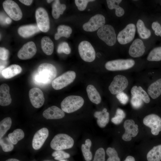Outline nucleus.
Listing matches in <instances>:
<instances>
[{"instance_id": "412c9836", "label": "nucleus", "mask_w": 161, "mask_h": 161, "mask_svg": "<svg viewBox=\"0 0 161 161\" xmlns=\"http://www.w3.org/2000/svg\"><path fill=\"white\" fill-rule=\"evenodd\" d=\"M40 30L37 25L30 24L22 26L18 29L19 34L23 38H27L39 32Z\"/></svg>"}, {"instance_id": "603ef678", "label": "nucleus", "mask_w": 161, "mask_h": 161, "mask_svg": "<svg viewBox=\"0 0 161 161\" xmlns=\"http://www.w3.org/2000/svg\"><path fill=\"white\" fill-rule=\"evenodd\" d=\"M6 161H20L19 160L14 158L9 159L7 160Z\"/></svg>"}, {"instance_id": "5fc2aeb1", "label": "nucleus", "mask_w": 161, "mask_h": 161, "mask_svg": "<svg viewBox=\"0 0 161 161\" xmlns=\"http://www.w3.org/2000/svg\"><path fill=\"white\" fill-rule=\"evenodd\" d=\"M59 161H66V160H60Z\"/></svg>"}, {"instance_id": "4c0bfd02", "label": "nucleus", "mask_w": 161, "mask_h": 161, "mask_svg": "<svg viewBox=\"0 0 161 161\" xmlns=\"http://www.w3.org/2000/svg\"><path fill=\"white\" fill-rule=\"evenodd\" d=\"M126 116L123 110L118 108L116 110L115 115L112 118L111 121L115 124H120L122 122Z\"/></svg>"}, {"instance_id": "a878e982", "label": "nucleus", "mask_w": 161, "mask_h": 161, "mask_svg": "<svg viewBox=\"0 0 161 161\" xmlns=\"http://www.w3.org/2000/svg\"><path fill=\"white\" fill-rule=\"evenodd\" d=\"M86 90L89 98L92 102L97 104L100 103L101 97L94 86L92 85H88Z\"/></svg>"}, {"instance_id": "20e7f679", "label": "nucleus", "mask_w": 161, "mask_h": 161, "mask_svg": "<svg viewBox=\"0 0 161 161\" xmlns=\"http://www.w3.org/2000/svg\"><path fill=\"white\" fill-rule=\"evenodd\" d=\"M99 38L109 46L116 43V35L114 27L111 25H104L99 29L97 32Z\"/></svg>"}, {"instance_id": "e433bc0d", "label": "nucleus", "mask_w": 161, "mask_h": 161, "mask_svg": "<svg viewBox=\"0 0 161 161\" xmlns=\"http://www.w3.org/2000/svg\"><path fill=\"white\" fill-rule=\"evenodd\" d=\"M0 144L4 152H9L13 149V144L8 137H4L0 139Z\"/></svg>"}, {"instance_id": "de8ad7c7", "label": "nucleus", "mask_w": 161, "mask_h": 161, "mask_svg": "<svg viewBox=\"0 0 161 161\" xmlns=\"http://www.w3.org/2000/svg\"><path fill=\"white\" fill-rule=\"evenodd\" d=\"M9 51L4 47L0 48V60L5 61L7 60L8 57Z\"/></svg>"}, {"instance_id": "49530a36", "label": "nucleus", "mask_w": 161, "mask_h": 161, "mask_svg": "<svg viewBox=\"0 0 161 161\" xmlns=\"http://www.w3.org/2000/svg\"><path fill=\"white\" fill-rule=\"evenodd\" d=\"M151 27L156 35H160L161 37V26L158 22L155 21L153 22Z\"/></svg>"}, {"instance_id": "39448f33", "label": "nucleus", "mask_w": 161, "mask_h": 161, "mask_svg": "<svg viewBox=\"0 0 161 161\" xmlns=\"http://www.w3.org/2000/svg\"><path fill=\"white\" fill-rule=\"evenodd\" d=\"M135 64L134 61L132 59H119L108 61L105 66L106 69L109 71H120L131 68Z\"/></svg>"}, {"instance_id": "c756f323", "label": "nucleus", "mask_w": 161, "mask_h": 161, "mask_svg": "<svg viewBox=\"0 0 161 161\" xmlns=\"http://www.w3.org/2000/svg\"><path fill=\"white\" fill-rule=\"evenodd\" d=\"M136 27L138 33L142 38L147 39L151 36V31L145 26L142 20L139 19L137 21Z\"/></svg>"}, {"instance_id": "c9c22d12", "label": "nucleus", "mask_w": 161, "mask_h": 161, "mask_svg": "<svg viewBox=\"0 0 161 161\" xmlns=\"http://www.w3.org/2000/svg\"><path fill=\"white\" fill-rule=\"evenodd\" d=\"M147 59L149 61H159L161 60V47L154 48L148 54Z\"/></svg>"}, {"instance_id": "72a5a7b5", "label": "nucleus", "mask_w": 161, "mask_h": 161, "mask_svg": "<svg viewBox=\"0 0 161 161\" xmlns=\"http://www.w3.org/2000/svg\"><path fill=\"white\" fill-rule=\"evenodd\" d=\"M24 133L22 130L17 129L8 135V137L14 144H16L18 142L23 138Z\"/></svg>"}, {"instance_id": "8fccbe9b", "label": "nucleus", "mask_w": 161, "mask_h": 161, "mask_svg": "<svg viewBox=\"0 0 161 161\" xmlns=\"http://www.w3.org/2000/svg\"><path fill=\"white\" fill-rule=\"evenodd\" d=\"M124 161H135L134 158L130 156H127Z\"/></svg>"}, {"instance_id": "423d86ee", "label": "nucleus", "mask_w": 161, "mask_h": 161, "mask_svg": "<svg viewBox=\"0 0 161 161\" xmlns=\"http://www.w3.org/2000/svg\"><path fill=\"white\" fill-rule=\"evenodd\" d=\"M75 77L74 71H67L54 79L52 82V86L55 90L61 89L72 83Z\"/></svg>"}, {"instance_id": "b1692460", "label": "nucleus", "mask_w": 161, "mask_h": 161, "mask_svg": "<svg viewBox=\"0 0 161 161\" xmlns=\"http://www.w3.org/2000/svg\"><path fill=\"white\" fill-rule=\"evenodd\" d=\"M148 94L153 99H155L161 95V78L151 83L148 87Z\"/></svg>"}, {"instance_id": "dca6fc26", "label": "nucleus", "mask_w": 161, "mask_h": 161, "mask_svg": "<svg viewBox=\"0 0 161 161\" xmlns=\"http://www.w3.org/2000/svg\"><path fill=\"white\" fill-rule=\"evenodd\" d=\"M29 94L30 100L33 106L39 108L43 105L44 98L43 92L40 89L33 88L30 90Z\"/></svg>"}, {"instance_id": "6e6d98bb", "label": "nucleus", "mask_w": 161, "mask_h": 161, "mask_svg": "<svg viewBox=\"0 0 161 161\" xmlns=\"http://www.w3.org/2000/svg\"><path fill=\"white\" fill-rule=\"evenodd\" d=\"M90 9H89V10H88L89 11H90Z\"/></svg>"}, {"instance_id": "ea45409f", "label": "nucleus", "mask_w": 161, "mask_h": 161, "mask_svg": "<svg viewBox=\"0 0 161 161\" xmlns=\"http://www.w3.org/2000/svg\"><path fill=\"white\" fill-rule=\"evenodd\" d=\"M54 157V159L57 160H61L69 158L70 157L69 154L62 150H57L54 152L52 154Z\"/></svg>"}, {"instance_id": "f3484780", "label": "nucleus", "mask_w": 161, "mask_h": 161, "mask_svg": "<svg viewBox=\"0 0 161 161\" xmlns=\"http://www.w3.org/2000/svg\"><path fill=\"white\" fill-rule=\"evenodd\" d=\"M49 135L48 129L43 128L38 131L33 137L32 145L33 148L37 150L40 148L43 145Z\"/></svg>"}, {"instance_id": "1a4fd4ad", "label": "nucleus", "mask_w": 161, "mask_h": 161, "mask_svg": "<svg viewBox=\"0 0 161 161\" xmlns=\"http://www.w3.org/2000/svg\"><path fill=\"white\" fill-rule=\"evenodd\" d=\"M3 8L10 18L15 21L20 20L22 17L21 11L18 4L11 0H6L3 3Z\"/></svg>"}, {"instance_id": "cd10ccee", "label": "nucleus", "mask_w": 161, "mask_h": 161, "mask_svg": "<svg viewBox=\"0 0 161 161\" xmlns=\"http://www.w3.org/2000/svg\"><path fill=\"white\" fill-rule=\"evenodd\" d=\"M66 8V5L61 4L58 0H55L52 6V15L55 19L58 18L60 15L63 14Z\"/></svg>"}, {"instance_id": "ddd939ff", "label": "nucleus", "mask_w": 161, "mask_h": 161, "mask_svg": "<svg viewBox=\"0 0 161 161\" xmlns=\"http://www.w3.org/2000/svg\"><path fill=\"white\" fill-rule=\"evenodd\" d=\"M105 18L103 16L96 14L92 17L89 21L83 26V29L87 32H93L105 25Z\"/></svg>"}, {"instance_id": "bb28decb", "label": "nucleus", "mask_w": 161, "mask_h": 161, "mask_svg": "<svg viewBox=\"0 0 161 161\" xmlns=\"http://www.w3.org/2000/svg\"><path fill=\"white\" fill-rule=\"evenodd\" d=\"M41 47L43 52L47 55H51L54 50V44L49 37H43L41 42Z\"/></svg>"}, {"instance_id": "a211bd4d", "label": "nucleus", "mask_w": 161, "mask_h": 161, "mask_svg": "<svg viewBox=\"0 0 161 161\" xmlns=\"http://www.w3.org/2000/svg\"><path fill=\"white\" fill-rule=\"evenodd\" d=\"M145 51V47L143 41L139 38L134 40L130 45L129 50V55L133 58L142 56Z\"/></svg>"}, {"instance_id": "9b49d317", "label": "nucleus", "mask_w": 161, "mask_h": 161, "mask_svg": "<svg viewBox=\"0 0 161 161\" xmlns=\"http://www.w3.org/2000/svg\"><path fill=\"white\" fill-rule=\"evenodd\" d=\"M35 17L37 25L40 30L43 32H47L49 29V20L48 14L44 8L39 7L36 10Z\"/></svg>"}, {"instance_id": "f704fd0d", "label": "nucleus", "mask_w": 161, "mask_h": 161, "mask_svg": "<svg viewBox=\"0 0 161 161\" xmlns=\"http://www.w3.org/2000/svg\"><path fill=\"white\" fill-rule=\"evenodd\" d=\"M12 124L11 118L9 117L5 118L0 122V138H2L10 129Z\"/></svg>"}, {"instance_id": "4468645a", "label": "nucleus", "mask_w": 161, "mask_h": 161, "mask_svg": "<svg viewBox=\"0 0 161 161\" xmlns=\"http://www.w3.org/2000/svg\"><path fill=\"white\" fill-rule=\"evenodd\" d=\"M123 126L125 132L122 136L124 141H129L131 140L132 137H135L138 132V126L135 124L134 121L131 119L127 120L124 122Z\"/></svg>"}, {"instance_id": "f257e3e1", "label": "nucleus", "mask_w": 161, "mask_h": 161, "mask_svg": "<svg viewBox=\"0 0 161 161\" xmlns=\"http://www.w3.org/2000/svg\"><path fill=\"white\" fill-rule=\"evenodd\" d=\"M57 74V70L52 64L47 63L41 64L34 77L35 82L40 85L50 83L54 80Z\"/></svg>"}, {"instance_id": "a19ab883", "label": "nucleus", "mask_w": 161, "mask_h": 161, "mask_svg": "<svg viewBox=\"0 0 161 161\" xmlns=\"http://www.w3.org/2000/svg\"><path fill=\"white\" fill-rule=\"evenodd\" d=\"M71 48L68 44L65 42H62L59 44L57 48V52L59 53H64L68 54L71 52Z\"/></svg>"}, {"instance_id": "c03bdc74", "label": "nucleus", "mask_w": 161, "mask_h": 161, "mask_svg": "<svg viewBox=\"0 0 161 161\" xmlns=\"http://www.w3.org/2000/svg\"><path fill=\"white\" fill-rule=\"evenodd\" d=\"M143 101L141 98L138 97L132 96L131 100V103L134 108L138 109L142 106Z\"/></svg>"}, {"instance_id": "f8f14e48", "label": "nucleus", "mask_w": 161, "mask_h": 161, "mask_svg": "<svg viewBox=\"0 0 161 161\" xmlns=\"http://www.w3.org/2000/svg\"><path fill=\"white\" fill-rule=\"evenodd\" d=\"M143 123L151 129V132L154 135H158L161 131V118L158 115L151 114L146 116Z\"/></svg>"}, {"instance_id": "864d4df0", "label": "nucleus", "mask_w": 161, "mask_h": 161, "mask_svg": "<svg viewBox=\"0 0 161 161\" xmlns=\"http://www.w3.org/2000/svg\"><path fill=\"white\" fill-rule=\"evenodd\" d=\"M53 0H47V2L48 3H50V2H51L52 1H53Z\"/></svg>"}, {"instance_id": "3c124183", "label": "nucleus", "mask_w": 161, "mask_h": 161, "mask_svg": "<svg viewBox=\"0 0 161 161\" xmlns=\"http://www.w3.org/2000/svg\"><path fill=\"white\" fill-rule=\"evenodd\" d=\"M12 20L10 18L7 17L5 20V23L7 24H10Z\"/></svg>"}, {"instance_id": "4be33fe9", "label": "nucleus", "mask_w": 161, "mask_h": 161, "mask_svg": "<svg viewBox=\"0 0 161 161\" xmlns=\"http://www.w3.org/2000/svg\"><path fill=\"white\" fill-rule=\"evenodd\" d=\"M22 68L19 65L13 64L4 68L1 72L2 76L5 78L10 79L20 73Z\"/></svg>"}, {"instance_id": "a18cd8bd", "label": "nucleus", "mask_w": 161, "mask_h": 161, "mask_svg": "<svg viewBox=\"0 0 161 161\" xmlns=\"http://www.w3.org/2000/svg\"><path fill=\"white\" fill-rule=\"evenodd\" d=\"M116 97L120 102L123 105L126 104L129 100V97L127 95L123 92L117 94Z\"/></svg>"}, {"instance_id": "c85d7f7f", "label": "nucleus", "mask_w": 161, "mask_h": 161, "mask_svg": "<svg viewBox=\"0 0 161 161\" xmlns=\"http://www.w3.org/2000/svg\"><path fill=\"white\" fill-rule=\"evenodd\" d=\"M121 0H107L106 2L108 7L109 9H115L116 16L119 17L123 16L125 13L123 9L119 6Z\"/></svg>"}, {"instance_id": "393cba45", "label": "nucleus", "mask_w": 161, "mask_h": 161, "mask_svg": "<svg viewBox=\"0 0 161 161\" xmlns=\"http://www.w3.org/2000/svg\"><path fill=\"white\" fill-rule=\"evenodd\" d=\"M131 93L132 96L140 98L146 103H148L150 101L149 95L140 86L138 87L135 86H133L131 90Z\"/></svg>"}, {"instance_id": "0eeeda50", "label": "nucleus", "mask_w": 161, "mask_h": 161, "mask_svg": "<svg viewBox=\"0 0 161 161\" xmlns=\"http://www.w3.org/2000/svg\"><path fill=\"white\" fill-rule=\"evenodd\" d=\"M78 50L81 58L84 61L91 62L95 58V52L91 44L87 41H81L79 44Z\"/></svg>"}, {"instance_id": "37998d69", "label": "nucleus", "mask_w": 161, "mask_h": 161, "mask_svg": "<svg viewBox=\"0 0 161 161\" xmlns=\"http://www.w3.org/2000/svg\"><path fill=\"white\" fill-rule=\"evenodd\" d=\"M93 0H75V2L77 7L78 10L80 11H83L86 8L88 2L93 1Z\"/></svg>"}, {"instance_id": "58836bf2", "label": "nucleus", "mask_w": 161, "mask_h": 161, "mask_svg": "<svg viewBox=\"0 0 161 161\" xmlns=\"http://www.w3.org/2000/svg\"><path fill=\"white\" fill-rule=\"evenodd\" d=\"M106 153L109 157L107 161H120L117 152L113 148L109 147L106 150Z\"/></svg>"}, {"instance_id": "5701e85b", "label": "nucleus", "mask_w": 161, "mask_h": 161, "mask_svg": "<svg viewBox=\"0 0 161 161\" xmlns=\"http://www.w3.org/2000/svg\"><path fill=\"white\" fill-rule=\"evenodd\" d=\"M94 117L97 118V123L101 128L106 126L109 121V113L106 109L104 108L102 111H96L94 114Z\"/></svg>"}, {"instance_id": "473e14b6", "label": "nucleus", "mask_w": 161, "mask_h": 161, "mask_svg": "<svg viewBox=\"0 0 161 161\" xmlns=\"http://www.w3.org/2000/svg\"><path fill=\"white\" fill-rule=\"evenodd\" d=\"M92 142L89 139L86 140L85 144H82L81 145V151L86 161H90L92 159V154L90 151V148L91 146Z\"/></svg>"}, {"instance_id": "f03ea898", "label": "nucleus", "mask_w": 161, "mask_h": 161, "mask_svg": "<svg viewBox=\"0 0 161 161\" xmlns=\"http://www.w3.org/2000/svg\"><path fill=\"white\" fill-rule=\"evenodd\" d=\"M74 143L73 139L69 136L64 134H59L53 138L50 146L54 150H62L71 148Z\"/></svg>"}, {"instance_id": "2f4dec72", "label": "nucleus", "mask_w": 161, "mask_h": 161, "mask_svg": "<svg viewBox=\"0 0 161 161\" xmlns=\"http://www.w3.org/2000/svg\"><path fill=\"white\" fill-rule=\"evenodd\" d=\"M72 32L71 28L69 26L65 25H60L57 28V32L54 36L55 40H57L62 37L69 38Z\"/></svg>"}, {"instance_id": "9d476101", "label": "nucleus", "mask_w": 161, "mask_h": 161, "mask_svg": "<svg viewBox=\"0 0 161 161\" xmlns=\"http://www.w3.org/2000/svg\"><path fill=\"white\" fill-rule=\"evenodd\" d=\"M128 81L124 75H117L114 78L113 80L109 87L110 92L113 95H117L123 92L128 86Z\"/></svg>"}, {"instance_id": "6e6552de", "label": "nucleus", "mask_w": 161, "mask_h": 161, "mask_svg": "<svg viewBox=\"0 0 161 161\" xmlns=\"http://www.w3.org/2000/svg\"><path fill=\"white\" fill-rule=\"evenodd\" d=\"M136 30V26L134 24H128L118 33L117 37L118 42L122 45L130 43L134 37Z\"/></svg>"}, {"instance_id": "2eb2a0df", "label": "nucleus", "mask_w": 161, "mask_h": 161, "mask_svg": "<svg viewBox=\"0 0 161 161\" xmlns=\"http://www.w3.org/2000/svg\"><path fill=\"white\" fill-rule=\"evenodd\" d=\"M37 51L36 45L32 41L25 44L18 52V57L21 60H27L32 58Z\"/></svg>"}, {"instance_id": "7ed1b4c3", "label": "nucleus", "mask_w": 161, "mask_h": 161, "mask_svg": "<svg viewBox=\"0 0 161 161\" xmlns=\"http://www.w3.org/2000/svg\"><path fill=\"white\" fill-rule=\"evenodd\" d=\"M84 100L80 96L70 95L65 97L61 103V109L67 113L74 112L83 105Z\"/></svg>"}, {"instance_id": "6ab92c4d", "label": "nucleus", "mask_w": 161, "mask_h": 161, "mask_svg": "<svg viewBox=\"0 0 161 161\" xmlns=\"http://www.w3.org/2000/svg\"><path fill=\"white\" fill-rule=\"evenodd\" d=\"M43 116L47 119H57L63 118L65 116L64 112L56 106H52L45 110Z\"/></svg>"}, {"instance_id": "7c9ffc66", "label": "nucleus", "mask_w": 161, "mask_h": 161, "mask_svg": "<svg viewBox=\"0 0 161 161\" xmlns=\"http://www.w3.org/2000/svg\"><path fill=\"white\" fill-rule=\"evenodd\" d=\"M148 161H160L161 160V145L155 146L147 155Z\"/></svg>"}, {"instance_id": "aec40b11", "label": "nucleus", "mask_w": 161, "mask_h": 161, "mask_svg": "<svg viewBox=\"0 0 161 161\" xmlns=\"http://www.w3.org/2000/svg\"><path fill=\"white\" fill-rule=\"evenodd\" d=\"M12 99L10 94V88L6 83L0 86V105L2 106L9 105L11 103Z\"/></svg>"}, {"instance_id": "79ce46f5", "label": "nucleus", "mask_w": 161, "mask_h": 161, "mask_svg": "<svg viewBox=\"0 0 161 161\" xmlns=\"http://www.w3.org/2000/svg\"><path fill=\"white\" fill-rule=\"evenodd\" d=\"M93 161H105V152L103 148L97 150Z\"/></svg>"}, {"instance_id": "09e8293b", "label": "nucleus", "mask_w": 161, "mask_h": 161, "mask_svg": "<svg viewBox=\"0 0 161 161\" xmlns=\"http://www.w3.org/2000/svg\"><path fill=\"white\" fill-rule=\"evenodd\" d=\"M19 1L23 4L27 5H30L33 1L32 0H19Z\"/></svg>"}]
</instances>
